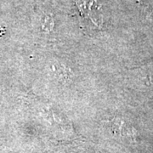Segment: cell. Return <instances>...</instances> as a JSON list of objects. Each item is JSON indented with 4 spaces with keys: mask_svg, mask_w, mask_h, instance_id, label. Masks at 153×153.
<instances>
[{
    "mask_svg": "<svg viewBox=\"0 0 153 153\" xmlns=\"http://www.w3.org/2000/svg\"><path fill=\"white\" fill-rule=\"evenodd\" d=\"M111 128L115 134H118L120 136L123 137H134L135 136V130L126 123L125 121L122 120L120 118L114 119L111 123Z\"/></svg>",
    "mask_w": 153,
    "mask_h": 153,
    "instance_id": "obj_1",
    "label": "cell"
},
{
    "mask_svg": "<svg viewBox=\"0 0 153 153\" xmlns=\"http://www.w3.org/2000/svg\"><path fill=\"white\" fill-rule=\"evenodd\" d=\"M142 69L148 82L153 84V61L146 66H143Z\"/></svg>",
    "mask_w": 153,
    "mask_h": 153,
    "instance_id": "obj_2",
    "label": "cell"
}]
</instances>
